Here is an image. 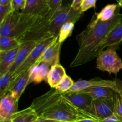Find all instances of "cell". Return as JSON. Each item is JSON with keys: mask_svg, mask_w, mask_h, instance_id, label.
<instances>
[{"mask_svg": "<svg viewBox=\"0 0 122 122\" xmlns=\"http://www.w3.org/2000/svg\"><path fill=\"white\" fill-rule=\"evenodd\" d=\"M97 0H83L81 5V10L82 13L91 8H95Z\"/></svg>", "mask_w": 122, "mask_h": 122, "instance_id": "obj_29", "label": "cell"}, {"mask_svg": "<svg viewBox=\"0 0 122 122\" xmlns=\"http://www.w3.org/2000/svg\"><path fill=\"white\" fill-rule=\"evenodd\" d=\"M51 67L48 63L45 62L33 66L30 69L29 84L32 83H39L42 81L47 82L48 75Z\"/></svg>", "mask_w": 122, "mask_h": 122, "instance_id": "obj_17", "label": "cell"}, {"mask_svg": "<svg viewBox=\"0 0 122 122\" xmlns=\"http://www.w3.org/2000/svg\"><path fill=\"white\" fill-rule=\"evenodd\" d=\"M13 11L11 2L7 5L0 4V23H1L6 16Z\"/></svg>", "mask_w": 122, "mask_h": 122, "instance_id": "obj_28", "label": "cell"}, {"mask_svg": "<svg viewBox=\"0 0 122 122\" xmlns=\"http://www.w3.org/2000/svg\"><path fill=\"white\" fill-rule=\"evenodd\" d=\"M114 47L107 48L97 57V68L102 71L117 75L122 69V61Z\"/></svg>", "mask_w": 122, "mask_h": 122, "instance_id": "obj_6", "label": "cell"}, {"mask_svg": "<svg viewBox=\"0 0 122 122\" xmlns=\"http://www.w3.org/2000/svg\"><path fill=\"white\" fill-rule=\"evenodd\" d=\"M37 43L38 42L36 41H25L21 42L15 60L8 70L10 72L14 74L16 71L23 63L26 60L31 51L35 47Z\"/></svg>", "mask_w": 122, "mask_h": 122, "instance_id": "obj_14", "label": "cell"}, {"mask_svg": "<svg viewBox=\"0 0 122 122\" xmlns=\"http://www.w3.org/2000/svg\"><path fill=\"white\" fill-rule=\"evenodd\" d=\"M81 92L89 95L93 100H114L116 92L114 89L107 87H90L82 90Z\"/></svg>", "mask_w": 122, "mask_h": 122, "instance_id": "obj_16", "label": "cell"}, {"mask_svg": "<svg viewBox=\"0 0 122 122\" xmlns=\"http://www.w3.org/2000/svg\"><path fill=\"white\" fill-rule=\"evenodd\" d=\"M117 2H118V5H119V6L122 7V0H119Z\"/></svg>", "mask_w": 122, "mask_h": 122, "instance_id": "obj_37", "label": "cell"}, {"mask_svg": "<svg viewBox=\"0 0 122 122\" xmlns=\"http://www.w3.org/2000/svg\"><path fill=\"white\" fill-rule=\"evenodd\" d=\"M38 117L35 110L30 106L22 110L18 111L11 119L13 122H34Z\"/></svg>", "mask_w": 122, "mask_h": 122, "instance_id": "obj_21", "label": "cell"}, {"mask_svg": "<svg viewBox=\"0 0 122 122\" xmlns=\"http://www.w3.org/2000/svg\"><path fill=\"white\" fill-rule=\"evenodd\" d=\"M36 17V15L13 11L0 23V36L11 37L20 41Z\"/></svg>", "mask_w": 122, "mask_h": 122, "instance_id": "obj_3", "label": "cell"}, {"mask_svg": "<svg viewBox=\"0 0 122 122\" xmlns=\"http://www.w3.org/2000/svg\"><path fill=\"white\" fill-rule=\"evenodd\" d=\"M122 39V17L117 24L113 27L107 36L106 37L103 43L101 45V52L106 48L114 47L117 49L119 46Z\"/></svg>", "mask_w": 122, "mask_h": 122, "instance_id": "obj_15", "label": "cell"}, {"mask_svg": "<svg viewBox=\"0 0 122 122\" xmlns=\"http://www.w3.org/2000/svg\"><path fill=\"white\" fill-rule=\"evenodd\" d=\"M26 0H12V7L13 11H19L20 10L21 11L25 8L26 6Z\"/></svg>", "mask_w": 122, "mask_h": 122, "instance_id": "obj_30", "label": "cell"}, {"mask_svg": "<svg viewBox=\"0 0 122 122\" xmlns=\"http://www.w3.org/2000/svg\"><path fill=\"white\" fill-rule=\"evenodd\" d=\"M48 1V0H26V6L21 12L31 15H39L50 8Z\"/></svg>", "mask_w": 122, "mask_h": 122, "instance_id": "obj_18", "label": "cell"}, {"mask_svg": "<svg viewBox=\"0 0 122 122\" xmlns=\"http://www.w3.org/2000/svg\"><path fill=\"white\" fill-rule=\"evenodd\" d=\"M100 122H122V117L120 116L118 114L114 113L112 116L100 120Z\"/></svg>", "mask_w": 122, "mask_h": 122, "instance_id": "obj_32", "label": "cell"}, {"mask_svg": "<svg viewBox=\"0 0 122 122\" xmlns=\"http://www.w3.org/2000/svg\"><path fill=\"white\" fill-rule=\"evenodd\" d=\"M92 107L94 116L100 121L111 116L114 113V100H94Z\"/></svg>", "mask_w": 122, "mask_h": 122, "instance_id": "obj_12", "label": "cell"}, {"mask_svg": "<svg viewBox=\"0 0 122 122\" xmlns=\"http://www.w3.org/2000/svg\"><path fill=\"white\" fill-rule=\"evenodd\" d=\"M83 0H73L71 6L74 10L76 11H81V8Z\"/></svg>", "mask_w": 122, "mask_h": 122, "instance_id": "obj_33", "label": "cell"}, {"mask_svg": "<svg viewBox=\"0 0 122 122\" xmlns=\"http://www.w3.org/2000/svg\"><path fill=\"white\" fill-rule=\"evenodd\" d=\"M102 86L112 88L116 92H121L122 91V82L115 81L94 79L91 80H80L75 82L73 86L67 92H79L87 89L90 87ZM66 93V92H65Z\"/></svg>", "mask_w": 122, "mask_h": 122, "instance_id": "obj_8", "label": "cell"}, {"mask_svg": "<svg viewBox=\"0 0 122 122\" xmlns=\"http://www.w3.org/2000/svg\"><path fill=\"white\" fill-rule=\"evenodd\" d=\"M14 76L13 73L8 71L0 75V97H2L8 92L13 81Z\"/></svg>", "mask_w": 122, "mask_h": 122, "instance_id": "obj_24", "label": "cell"}, {"mask_svg": "<svg viewBox=\"0 0 122 122\" xmlns=\"http://www.w3.org/2000/svg\"><path fill=\"white\" fill-rule=\"evenodd\" d=\"M19 100L15 98L10 92H8L1 97L0 102V117L12 119L18 112Z\"/></svg>", "mask_w": 122, "mask_h": 122, "instance_id": "obj_11", "label": "cell"}, {"mask_svg": "<svg viewBox=\"0 0 122 122\" xmlns=\"http://www.w3.org/2000/svg\"><path fill=\"white\" fill-rule=\"evenodd\" d=\"M81 11H76L71 5H61L54 12L50 23V32L52 36L57 37L61 27L69 22L76 23L82 15Z\"/></svg>", "mask_w": 122, "mask_h": 122, "instance_id": "obj_5", "label": "cell"}, {"mask_svg": "<svg viewBox=\"0 0 122 122\" xmlns=\"http://www.w3.org/2000/svg\"><path fill=\"white\" fill-rule=\"evenodd\" d=\"M76 122H100V121L96 119H82V120H79V121Z\"/></svg>", "mask_w": 122, "mask_h": 122, "instance_id": "obj_35", "label": "cell"}, {"mask_svg": "<svg viewBox=\"0 0 122 122\" xmlns=\"http://www.w3.org/2000/svg\"><path fill=\"white\" fill-rule=\"evenodd\" d=\"M30 76V69L19 74L15 77L8 92H10L15 98L19 100L26 86L29 85Z\"/></svg>", "mask_w": 122, "mask_h": 122, "instance_id": "obj_13", "label": "cell"}, {"mask_svg": "<svg viewBox=\"0 0 122 122\" xmlns=\"http://www.w3.org/2000/svg\"><path fill=\"white\" fill-rule=\"evenodd\" d=\"M0 122H13V121H12L11 119H7V118L0 117Z\"/></svg>", "mask_w": 122, "mask_h": 122, "instance_id": "obj_36", "label": "cell"}, {"mask_svg": "<svg viewBox=\"0 0 122 122\" xmlns=\"http://www.w3.org/2000/svg\"><path fill=\"white\" fill-rule=\"evenodd\" d=\"M56 38L57 37L52 36H50L49 38L38 42L35 47L31 51V52L29 55L26 60L23 63V64L20 66V67L13 74L14 78L21 73L30 69L35 64L39 57L42 54L45 48L50 44H51L56 39Z\"/></svg>", "mask_w": 122, "mask_h": 122, "instance_id": "obj_7", "label": "cell"}, {"mask_svg": "<svg viewBox=\"0 0 122 122\" xmlns=\"http://www.w3.org/2000/svg\"><path fill=\"white\" fill-rule=\"evenodd\" d=\"M30 107L39 117L63 122H76L85 119L98 120L79 109L54 88L33 100Z\"/></svg>", "mask_w": 122, "mask_h": 122, "instance_id": "obj_2", "label": "cell"}, {"mask_svg": "<svg viewBox=\"0 0 122 122\" xmlns=\"http://www.w3.org/2000/svg\"><path fill=\"white\" fill-rule=\"evenodd\" d=\"M62 0H48V4L52 12H55L62 5Z\"/></svg>", "mask_w": 122, "mask_h": 122, "instance_id": "obj_31", "label": "cell"}, {"mask_svg": "<svg viewBox=\"0 0 122 122\" xmlns=\"http://www.w3.org/2000/svg\"><path fill=\"white\" fill-rule=\"evenodd\" d=\"M19 48L7 51H0V75L9 70L14 63Z\"/></svg>", "mask_w": 122, "mask_h": 122, "instance_id": "obj_19", "label": "cell"}, {"mask_svg": "<svg viewBox=\"0 0 122 122\" xmlns=\"http://www.w3.org/2000/svg\"><path fill=\"white\" fill-rule=\"evenodd\" d=\"M66 75L65 69L61 65L55 64L50 68L48 75L47 83L51 88H56Z\"/></svg>", "mask_w": 122, "mask_h": 122, "instance_id": "obj_20", "label": "cell"}, {"mask_svg": "<svg viewBox=\"0 0 122 122\" xmlns=\"http://www.w3.org/2000/svg\"><path fill=\"white\" fill-rule=\"evenodd\" d=\"M120 10V6L117 4H108L104 7L98 13H96L97 19L101 21H107L112 20L116 15L117 11Z\"/></svg>", "mask_w": 122, "mask_h": 122, "instance_id": "obj_22", "label": "cell"}, {"mask_svg": "<svg viewBox=\"0 0 122 122\" xmlns=\"http://www.w3.org/2000/svg\"></svg>", "mask_w": 122, "mask_h": 122, "instance_id": "obj_38", "label": "cell"}, {"mask_svg": "<svg viewBox=\"0 0 122 122\" xmlns=\"http://www.w3.org/2000/svg\"><path fill=\"white\" fill-rule=\"evenodd\" d=\"M63 94L67 99H68L74 106L77 107L79 109L97 118L94 116L93 112L92 104L94 100L88 94H83L81 92H70L63 93Z\"/></svg>", "mask_w": 122, "mask_h": 122, "instance_id": "obj_9", "label": "cell"}, {"mask_svg": "<svg viewBox=\"0 0 122 122\" xmlns=\"http://www.w3.org/2000/svg\"><path fill=\"white\" fill-rule=\"evenodd\" d=\"M75 27V23L73 22H69L64 24L60 30L58 34V41L60 42L63 43L66 39L70 36L72 35Z\"/></svg>", "mask_w": 122, "mask_h": 122, "instance_id": "obj_25", "label": "cell"}, {"mask_svg": "<svg viewBox=\"0 0 122 122\" xmlns=\"http://www.w3.org/2000/svg\"><path fill=\"white\" fill-rule=\"evenodd\" d=\"M62 44L63 43L59 42L58 37L57 36L56 39L45 48L35 65L44 62L48 63L51 66L59 64L60 54Z\"/></svg>", "mask_w": 122, "mask_h": 122, "instance_id": "obj_10", "label": "cell"}, {"mask_svg": "<svg viewBox=\"0 0 122 122\" xmlns=\"http://www.w3.org/2000/svg\"><path fill=\"white\" fill-rule=\"evenodd\" d=\"M114 113L122 117V92H116L114 98Z\"/></svg>", "mask_w": 122, "mask_h": 122, "instance_id": "obj_27", "label": "cell"}, {"mask_svg": "<svg viewBox=\"0 0 122 122\" xmlns=\"http://www.w3.org/2000/svg\"><path fill=\"white\" fill-rule=\"evenodd\" d=\"M34 122H63L60 121H58V120H53V119H47V118H44V117H38L36 120H35Z\"/></svg>", "mask_w": 122, "mask_h": 122, "instance_id": "obj_34", "label": "cell"}, {"mask_svg": "<svg viewBox=\"0 0 122 122\" xmlns=\"http://www.w3.org/2000/svg\"><path fill=\"white\" fill-rule=\"evenodd\" d=\"M119 11L112 20L107 21H100L96 14L94 15L89 25L77 36L79 48L70 64L71 67L83 65L97 57L104 41L122 19Z\"/></svg>", "mask_w": 122, "mask_h": 122, "instance_id": "obj_1", "label": "cell"}, {"mask_svg": "<svg viewBox=\"0 0 122 122\" xmlns=\"http://www.w3.org/2000/svg\"><path fill=\"white\" fill-rule=\"evenodd\" d=\"M21 42L16 38L0 36V51H7L20 47Z\"/></svg>", "mask_w": 122, "mask_h": 122, "instance_id": "obj_23", "label": "cell"}, {"mask_svg": "<svg viewBox=\"0 0 122 122\" xmlns=\"http://www.w3.org/2000/svg\"><path fill=\"white\" fill-rule=\"evenodd\" d=\"M53 12L50 8L42 14L36 15L33 23L20 39L21 42L25 41L39 42L52 36L50 32V23Z\"/></svg>", "mask_w": 122, "mask_h": 122, "instance_id": "obj_4", "label": "cell"}, {"mask_svg": "<svg viewBox=\"0 0 122 122\" xmlns=\"http://www.w3.org/2000/svg\"><path fill=\"white\" fill-rule=\"evenodd\" d=\"M74 83L75 82L73 81L68 75H66L59 84L54 89L60 93H65L71 89Z\"/></svg>", "mask_w": 122, "mask_h": 122, "instance_id": "obj_26", "label": "cell"}]
</instances>
